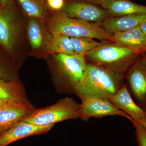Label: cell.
Here are the masks:
<instances>
[{
	"label": "cell",
	"mask_w": 146,
	"mask_h": 146,
	"mask_svg": "<svg viewBox=\"0 0 146 146\" xmlns=\"http://www.w3.org/2000/svg\"><path fill=\"white\" fill-rule=\"evenodd\" d=\"M126 75L86 62L85 72L75 87L74 94L81 100L88 98L108 100L125 84Z\"/></svg>",
	"instance_id": "cell-1"
},
{
	"label": "cell",
	"mask_w": 146,
	"mask_h": 146,
	"mask_svg": "<svg viewBox=\"0 0 146 146\" xmlns=\"http://www.w3.org/2000/svg\"><path fill=\"white\" fill-rule=\"evenodd\" d=\"M139 56L127 47L112 41H106L87 53L84 57L87 63L126 74Z\"/></svg>",
	"instance_id": "cell-2"
},
{
	"label": "cell",
	"mask_w": 146,
	"mask_h": 146,
	"mask_svg": "<svg viewBox=\"0 0 146 146\" xmlns=\"http://www.w3.org/2000/svg\"><path fill=\"white\" fill-rule=\"evenodd\" d=\"M48 27L52 35H62L70 37L97 39L101 42L112 41L101 24L89 23L69 17L60 11L50 9Z\"/></svg>",
	"instance_id": "cell-3"
},
{
	"label": "cell",
	"mask_w": 146,
	"mask_h": 146,
	"mask_svg": "<svg viewBox=\"0 0 146 146\" xmlns=\"http://www.w3.org/2000/svg\"><path fill=\"white\" fill-rule=\"evenodd\" d=\"M80 104L72 98L61 99L48 107L34 110L22 121L37 125H54L80 118Z\"/></svg>",
	"instance_id": "cell-4"
},
{
	"label": "cell",
	"mask_w": 146,
	"mask_h": 146,
	"mask_svg": "<svg viewBox=\"0 0 146 146\" xmlns=\"http://www.w3.org/2000/svg\"><path fill=\"white\" fill-rule=\"evenodd\" d=\"M21 9L16 0L0 8V46L12 58L21 35Z\"/></svg>",
	"instance_id": "cell-5"
},
{
	"label": "cell",
	"mask_w": 146,
	"mask_h": 146,
	"mask_svg": "<svg viewBox=\"0 0 146 146\" xmlns=\"http://www.w3.org/2000/svg\"><path fill=\"white\" fill-rule=\"evenodd\" d=\"M54 58L64 80L61 92L74 94L75 87L83 78L86 70L84 56L58 54Z\"/></svg>",
	"instance_id": "cell-6"
},
{
	"label": "cell",
	"mask_w": 146,
	"mask_h": 146,
	"mask_svg": "<svg viewBox=\"0 0 146 146\" xmlns=\"http://www.w3.org/2000/svg\"><path fill=\"white\" fill-rule=\"evenodd\" d=\"M59 11L72 18L97 23L101 24L111 17L102 7L78 0L65 1Z\"/></svg>",
	"instance_id": "cell-7"
},
{
	"label": "cell",
	"mask_w": 146,
	"mask_h": 146,
	"mask_svg": "<svg viewBox=\"0 0 146 146\" xmlns=\"http://www.w3.org/2000/svg\"><path fill=\"white\" fill-rule=\"evenodd\" d=\"M111 116H120L130 121L131 118L125 112L116 108L108 100L88 98L82 100L79 119L86 121L90 118H99Z\"/></svg>",
	"instance_id": "cell-8"
},
{
	"label": "cell",
	"mask_w": 146,
	"mask_h": 146,
	"mask_svg": "<svg viewBox=\"0 0 146 146\" xmlns=\"http://www.w3.org/2000/svg\"><path fill=\"white\" fill-rule=\"evenodd\" d=\"M128 89L143 109L146 108V68L140 56L126 75Z\"/></svg>",
	"instance_id": "cell-9"
},
{
	"label": "cell",
	"mask_w": 146,
	"mask_h": 146,
	"mask_svg": "<svg viewBox=\"0 0 146 146\" xmlns=\"http://www.w3.org/2000/svg\"><path fill=\"white\" fill-rule=\"evenodd\" d=\"M54 125H37L21 122L0 133V146H6L23 138L44 134L50 130Z\"/></svg>",
	"instance_id": "cell-10"
},
{
	"label": "cell",
	"mask_w": 146,
	"mask_h": 146,
	"mask_svg": "<svg viewBox=\"0 0 146 146\" xmlns=\"http://www.w3.org/2000/svg\"><path fill=\"white\" fill-rule=\"evenodd\" d=\"M116 108L125 112L132 120L139 121L146 118V112L133 101L125 84L108 100Z\"/></svg>",
	"instance_id": "cell-11"
},
{
	"label": "cell",
	"mask_w": 146,
	"mask_h": 146,
	"mask_svg": "<svg viewBox=\"0 0 146 146\" xmlns=\"http://www.w3.org/2000/svg\"><path fill=\"white\" fill-rule=\"evenodd\" d=\"M111 39L113 42L134 51L140 56L146 54V36L139 26L114 33L111 35Z\"/></svg>",
	"instance_id": "cell-12"
},
{
	"label": "cell",
	"mask_w": 146,
	"mask_h": 146,
	"mask_svg": "<svg viewBox=\"0 0 146 146\" xmlns=\"http://www.w3.org/2000/svg\"><path fill=\"white\" fill-rule=\"evenodd\" d=\"M33 106L15 104L0 110V133L21 122L35 110Z\"/></svg>",
	"instance_id": "cell-13"
},
{
	"label": "cell",
	"mask_w": 146,
	"mask_h": 146,
	"mask_svg": "<svg viewBox=\"0 0 146 146\" xmlns=\"http://www.w3.org/2000/svg\"><path fill=\"white\" fill-rule=\"evenodd\" d=\"M146 21V13L110 17L101 23L102 27L111 35L139 26Z\"/></svg>",
	"instance_id": "cell-14"
},
{
	"label": "cell",
	"mask_w": 146,
	"mask_h": 146,
	"mask_svg": "<svg viewBox=\"0 0 146 146\" xmlns=\"http://www.w3.org/2000/svg\"><path fill=\"white\" fill-rule=\"evenodd\" d=\"M0 98L14 104L33 106L16 78L9 81L0 79Z\"/></svg>",
	"instance_id": "cell-15"
},
{
	"label": "cell",
	"mask_w": 146,
	"mask_h": 146,
	"mask_svg": "<svg viewBox=\"0 0 146 146\" xmlns=\"http://www.w3.org/2000/svg\"><path fill=\"white\" fill-rule=\"evenodd\" d=\"M111 17H119L133 14L146 13V6L130 0H109L100 5Z\"/></svg>",
	"instance_id": "cell-16"
},
{
	"label": "cell",
	"mask_w": 146,
	"mask_h": 146,
	"mask_svg": "<svg viewBox=\"0 0 146 146\" xmlns=\"http://www.w3.org/2000/svg\"><path fill=\"white\" fill-rule=\"evenodd\" d=\"M42 20L29 17L27 24L28 37L31 45L34 49H38L44 44L46 45L51 36H48Z\"/></svg>",
	"instance_id": "cell-17"
},
{
	"label": "cell",
	"mask_w": 146,
	"mask_h": 146,
	"mask_svg": "<svg viewBox=\"0 0 146 146\" xmlns=\"http://www.w3.org/2000/svg\"><path fill=\"white\" fill-rule=\"evenodd\" d=\"M23 11L29 17L43 20L48 15L50 9L46 0H16Z\"/></svg>",
	"instance_id": "cell-18"
},
{
	"label": "cell",
	"mask_w": 146,
	"mask_h": 146,
	"mask_svg": "<svg viewBox=\"0 0 146 146\" xmlns=\"http://www.w3.org/2000/svg\"><path fill=\"white\" fill-rule=\"evenodd\" d=\"M46 50L49 53L75 54L70 37L62 35H52L46 45Z\"/></svg>",
	"instance_id": "cell-19"
},
{
	"label": "cell",
	"mask_w": 146,
	"mask_h": 146,
	"mask_svg": "<svg viewBox=\"0 0 146 146\" xmlns=\"http://www.w3.org/2000/svg\"><path fill=\"white\" fill-rule=\"evenodd\" d=\"M13 58L0 46V79L12 80L16 78Z\"/></svg>",
	"instance_id": "cell-20"
},
{
	"label": "cell",
	"mask_w": 146,
	"mask_h": 146,
	"mask_svg": "<svg viewBox=\"0 0 146 146\" xmlns=\"http://www.w3.org/2000/svg\"><path fill=\"white\" fill-rule=\"evenodd\" d=\"M75 54L85 56L101 43L93 38L84 37H70Z\"/></svg>",
	"instance_id": "cell-21"
},
{
	"label": "cell",
	"mask_w": 146,
	"mask_h": 146,
	"mask_svg": "<svg viewBox=\"0 0 146 146\" xmlns=\"http://www.w3.org/2000/svg\"><path fill=\"white\" fill-rule=\"evenodd\" d=\"M135 129L136 139L138 146H146V129L140 123L132 120Z\"/></svg>",
	"instance_id": "cell-22"
},
{
	"label": "cell",
	"mask_w": 146,
	"mask_h": 146,
	"mask_svg": "<svg viewBox=\"0 0 146 146\" xmlns=\"http://www.w3.org/2000/svg\"><path fill=\"white\" fill-rule=\"evenodd\" d=\"M47 5L50 10L59 11L63 7L65 0H46Z\"/></svg>",
	"instance_id": "cell-23"
},
{
	"label": "cell",
	"mask_w": 146,
	"mask_h": 146,
	"mask_svg": "<svg viewBox=\"0 0 146 146\" xmlns=\"http://www.w3.org/2000/svg\"><path fill=\"white\" fill-rule=\"evenodd\" d=\"M82 1L85 2L90 3L96 5H100L103 3L109 0H78Z\"/></svg>",
	"instance_id": "cell-24"
},
{
	"label": "cell",
	"mask_w": 146,
	"mask_h": 146,
	"mask_svg": "<svg viewBox=\"0 0 146 146\" xmlns=\"http://www.w3.org/2000/svg\"><path fill=\"white\" fill-rule=\"evenodd\" d=\"M17 104H14L11 103L4 100L1 99L0 98V109H2L3 108H5L11 106L13 105Z\"/></svg>",
	"instance_id": "cell-25"
},
{
	"label": "cell",
	"mask_w": 146,
	"mask_h": 146,
	"mask_svg": "<svg viewBox=\"0 0 146 146\" xmlns=\"http://www.w3.org/2000/svg\"><path fill=\"white\" fill-rule=\"evenodd\" d=\"M139 27L140 29H141V31L143 32V33L145 34L146 36V21L141 24Z\"/></svg>",
	"instance_id": "cell-26"
},
{
	"label": "cell",
	"mask_w": 146,
	"mask_h": 146,
	"mask_svg": "<svg viewBox=\"0 0 146 146\" xmlns=\"http://www.w3.org/2000/svg\"><path fill=\"white\" fill-rule=\"evenodd\" d=\"M0 1H1V2L2 5L5 6L8 4L9 3L12 2L14 0H0Z\"/></svg>",
	"instance_id": "cell-27"
},
{
	"label": "cell",
	"mask_w": 146,
	"mask_h": 146,
	"mask_svg": "<svg viewBox=\"0 0 146 146\" xmlns=\"http://www.w3.org/2000/svg\"><path fill=\"white\" fill-rule=\"evenodd\" d=\"M140 58L142 63L146 68V54L143 56H140Z\"/></svg>",
	"instance_id": "cell-28"
},
{
	"label": "cell",
	"mask_w": 146,
	"mask_h": 146,
	"mask_svg": "<svg viewBox=\"0 0 146 146\" xmlns=\"http://www.w3.org/2000/svg\"><path fill=\"white\" fill-rule=\"evenodd\" d=\"M138 122L140 123L141 125H142L146 129V118H144V119H142L140 120L139 121H137Z\"/></svg>",
	"instance_id": "cell-29"
},
{
	"label": "cell",
	"mask_w": 146,
	"mask_h": 146,
	"mask_svg": "<svg viewBox=\"0 0 146 146\" xmlns=\"http://www.w3.org/2000/svg\"><path fill=\"white\" fill-rule=\"evenodd\" d=\"M3 6L2 5V3L1 2V1H0V8Z\"/></svg>",
	"instance_id": "cell-30"
},
{
	"label": "cell",
	"mask_w": 146,
	"mask_h": 146,
	"mask_svg": "<svg viewBox=\"0 0 146 146\" xmlns=\"http://www.w3.org/2000/svg\"><path fill=\"white\" fill-rule=\"evenodd\" d=\"M144 110H145V111L146 112V108H144V109H143Z\"/></svg>",
	"instance_id": "cell-31"
},
{
	"label": "cell",
	"mask_w": 146,
	"mask_h": 146,
	"mask_svg": "<svg viewBox=\"0 0 146 146\" xmlns=\"http://www.w3.org/2000/svg\"><path fill=\"white\" fill-rule=\"evenodd\" d=\"M1 110V109H0V110Z\"/></svg>",
	"instance_id": "cell-32"
}]
</instances>
